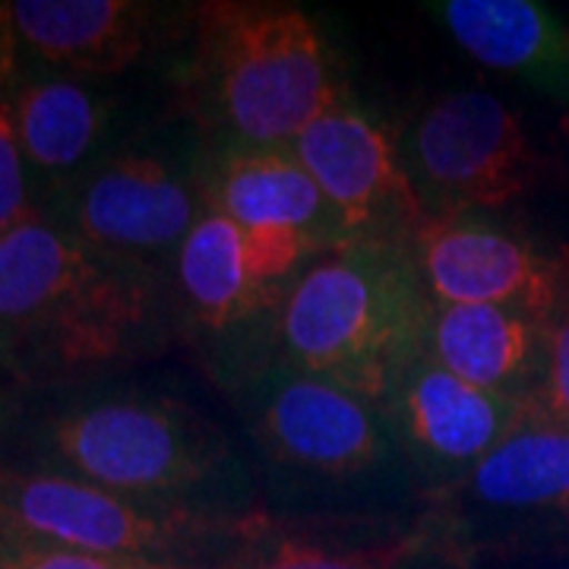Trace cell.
Returning a JSON list of instances; mask_svg holds the SVG:
<instances>
[{"instance_id": "11", "label": "cell", "mask_w": 569, "mask_h": 569, "mask_svg": "<svg viewBox=\"0 0 569 569\" xmlns=\"http://www.w3.org/2000/svg\"><path fill=\"white\" fill-rule=\"evenodd\" d=\"M20 51L63 80L114 77L152 44L159 7L137 0H17Z\"/></svg>"}, {"instance_id": "20", "label": "cell", "mask_w": 569, "mask_h": 569, "mask_svg": "<svg viewBox=\"0 0 569 569\" xmlns=\"http://www.w3.org/2000/svg\"><path fill=\"white\" fill-rule=\"evenodd\" d=\"M0 545L17 560L20 569H178L149 560H127V557H99V553H82V550L58 548L39 538H29L22 531L0 526Z\"/></svg>"}, {"instance_id": "12", "label": "cell", "mask_w": 569, "mask_h": 569, "mask_svg": "<svg viewBox=\"0 0 569 569\" xmlns=\"http://www.w3.org/2000/svg\"><path fill=\"white\" fill-rule=\"evenodd\" d=\"M531 399H509L452 377L430 355L402 377L389 411L406 443L427 462L471 471L522 421Z\"/></svg>"}, {"instance_id": "2", "label": "cell", "mask_w": 569, "mask_h": 569, "mask_svg": "<svg viewBox=\"0 0 569 569\" xmlns=\"http://www.w3.org/2000/svg\"><path fill=\"white\" fill-rule=\"evenodd\" d=\"M433 298L408 244H348L305 269L279 301L284 365L389 406L430 355Z\"/></svg>"}, {"instance_id": "8", "label": "cell", "mask_w": 569, "mask_h": 569, "mask_svg": "<svg viewBox=\"0 0 569 569\" xmlns=\"http://www.w3.org/2000/svg\"><path fill=\"white\" fill-rule=\"evenodd\" d=\"M48 219L89 247L149 266L156 253L181 247L197 224V193L174 164L156 152L108 156L67 183Z\"/></svg>"}, {"instance_id": "13", "label": "cell", "mask_w": 569, "mask_h": 569, "mask_svg": "<svg viewBox=\"0 0 569 569\" xmlns=\"http://www.w3.org/2000/svg\"><path fill=\"white\" fill-rule=\"evenodd\" d=\"M209 209L247 231H291L323 250L348 247L346 228L291 146L231 149L209 183Z\"/></svg>"}, {"instance_id": "5", "label": "cell", "mask_w": 569, "mask_h": 569, "mask_svg": "<svg viewBox=\"0 0 569 569\" xmlns=\"http://www.w3.org/2000/svg\"><path fill=\"white\" fill-rule=\"evenodd\" d=\"M0 526L58 548L164 563L238 522L193 503L149 500L48 471L0 468ZM168 567V563H164Z\"/></svg>"}, {"instance_id": "7", "label": "cell", "mask_w": 569, "mask_h": 569, "mask_svg": "<svg viewBox=\"0 0 569 569\" xmlns=\"http://www.w3.org/2000/svg\"><path fill=\"white\" fill-rule=\"evenodd\" d=\"M351 244H406L427 222L402 149L370 114L336 104L291 142Z\"/></svg>"}, {"instance_id": "15", "label": "cell", "mask_w": 569, "mask_h": 569, "mask_svg": "<svg viewBox=\"0 0 569 569\" xmlns=\"http://www.w3.org/2000/svg\"><path fill=\"white\" fill-rule=\"evenodd\" d=\"M430 358L471 387L529 399L526 387L548 367V323L493 305H433Z\"/></svg>"}, {"instance_id": "24", "label": "cell", "mask_w": 569, "mask_h": 569, "mask_svg": "<svg viewBox=\"0 0 569 569\" xmlns=\"http://www.w3.org/2000/svg\"><path fill=\"white\" fill-rule=\"evenodd\" d=\"M0 569H20L17 567V560L3 550V545H0Z\"/></svg>"}, {"instance_id": "9", "label": "cell", "mask_w": 569, "mask_h": 569, "mask_svg": "<svg viewBox=\"0 0 569 569\" xmlns=\"http://www.w3.org/2000/svg\"><path fill=\"white\" fill-rule=\"evenodd\" d=\"M247 402L260 443L279 466L346 481L387 456L377 406L284 361L266 367Z\"/></svg>"}, {"instance_id": "25", "label": "cell", "mask_w": 569, "mask_h": 569, "mask_svg": "<svg viewBox=\"0 0 569 569\" xmlns=\"http://www.w3.org/2000/svg\"><path fill=\"white\" fill-rule=\"evenodd\" d=\"M567 569H569V567H567Z\"/></svg>"}, {"instance_id": "6", "label": "cell", "mask_w": 569, "mask_h": 569, "mask_svg": "<svg viewBox=\"0 0 569 569\" xmlns=\"http://www.w3.org/2000/svg\"><path fill=\"white\" fill-rule=\"evenodd\" d=\"M402 162L427 219L516 203L538 178L522 118L485 89H459L427 104Z\"/></svg>"}, {"instance_id": "23", "label": "cell", "mask_w": 569, "mask_h": 569, "mask_svg": "<svg viewBox=\"0 0 569 569\" xmlns=\"http://www.w3.org/2000/svg\"><path fill=\"white\" fill-rule=\"evenodd\" d=\"M17 58H20V39L13 26V10L10 3H0V99L17 73Z\"/></svg>"}, {"instance_id": "4", "label": "cell", "mask_w": 569, "mask_h": 569, "mask_svg": "<svg viewBox=\"0 0 569 569\" xmlns=\"http://www.w3.org/2000/svg\"><path fill=\"white\" fill-rule=\"evenodd\" d=\"M39 471L96 488L190 503L228 466L224 437L174 399L92 392L44 411L32 430Z\"/></svg>"}, {"instance_id": "22", "label": "cell", "mask_w": 569, "mask_h": 569, "mask_svg": "<svg viewBox=\"0 0 569 569\" xmlns=\"http://www.w3.org/2000/svg\"><path fill=\"white\" fill-rule=\"evenodd\" d=\"M548 406L569 421V269L548 326Z\"/></svg>"}, {"instance_id": "19", "label": "cell", "mask_w": 569, "mask_h": 569, "mask_svg": "<svg viewBox=\"0 0 569 569\" xmlns=\"http://www.w3.org/2000/svg\"><path fill=\"white\" fill-rule=\"evenodd\" d=\"M32 212L36 206L29 190L26 156L13 123V104L10 99H0V238L26 222Z\"/></svg>"}, {"instance_id": "1", "label": "cell", "mask_w": 569, "mask_h": 569, "mask_svg": "<svg viewBox=\"0 0 569 569\" xmlns=\"http://www.w3.org/2000/svg\"><path fill=\"white\" fill-rule=\"evenodd\" d=\"M162 342L152 266L89 247L41 209L0 238V373L20 387L86 383Z\"/></svg>"}, {"instance_id": "17", "label": "cell", "mask_w": 569, "mask_h": 569, "mask_svg": "<svg viewBox=\"0 0 569 569\" xmlns=\"http://www.w3.org/2000/svg\"><path fill=\"white\" fill-rule=\"evenodd\" d=\"M466 493L503 512H569V421L531 399L522 421L468 471Z\"/></svg>"}, {"instance_id": "16", "label": "cell", "mask_w": 569, "mask_h": 569, "mask_svg": "<svg viewBox=\"0 0 569 569\" xmlns=\"http://www.w3.org/2000/svg\"><path fill=\"white\" fill-rule=\"evenodd\" d=\"M13 104V123L26 164L44 178L73 183L102 162L118 118V104L82 80L39 77L22 82Z\"/></svg>"}, {"instance_id": "10", "label": "cell", "mask_w": 569, "mask_h": 569, "mask_svg": "<svg viewBox=\"0 0 569 569\" xmlns=\"http://www.w3.org/2000/svg\"><path fill=\"white\" fill-rule=\"evenodd\" d=\"M415 260L433 305L509 307L548 326L567 279V266L471 216L427 219L415 234Z\"/></svg>"}, {"instance_id": "21", "label": "cell", "mask_w": 569, "mask_h": 569, "mask_svg": "<svg viewBox=\"0 0 569 569\" xmlns=\"http://www.w3.org/2000/svg\"><path fill=\"white\" fill-rule=\"evenodd\" d=\"M402 550H358V553H336V550L310 548V545H276L266 553H257L238 569H389L396 567Z\"/></svg>"}, {"instance_id": "3", "label": "cell", "mask_w": 569, "mask_h": 569, "mask_svg": "<svg viewBox=\"0 0 569 569\" xmlns=\"http://www.w3.org/2000/svg\"><path fill=\"white\" fill-rule=\"evenodd\" d=\"M197 82L238 149H282L339 104L317 22L288 3H206Z\"/></svg>"}, {"instance_id": "18", "label": "cell", "mask_w": 569, "mask_h": 569, "mask_svg": "<svg viewBox=\"0 0 569 569\" xmlns=\"http://www.w3.org/2000/svg\"><path fill=\"white\" fill-rule=\"evenodd\" d=\"M178 284L190 313L209 329H228L279 305V291L257 276L247 234L238 222L209 209L178 247Z\"/></svg>"}, {"instance_id": "14", "label": "cell", "mask_w": 569, "mask_h": 569, "mask_svg": "<svg viewBox=\"0 0 569 569\" xmlns=\"http://www.w3.org/2000/svg\"><path fill=\"white\" fill-rule=\"evenodd\" d=\"M433 13L468 58L569 104V29L531 0H443Z\"/></svg>"}]
</instances>
